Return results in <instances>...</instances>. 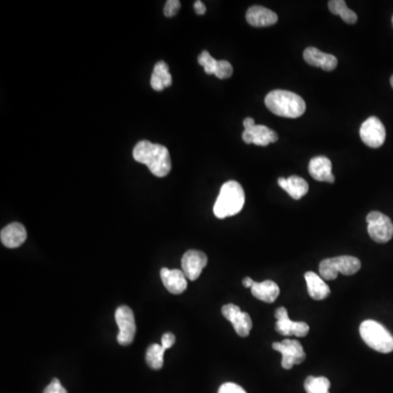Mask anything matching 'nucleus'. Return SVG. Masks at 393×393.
<instances>
[{
    "mask_svg": "<svg viewBox=\"0 0 393 393\" xmlns=\"http://www.w3.org/2000/svg\"><path fill=\"white\" fill-rule=\"evenodd\" d=\"M133 158L138 163L145 164L156 177H165L172 168L170 151L162 145L143 140L133 148Z\"/></svg>",
    "mask_w": 393,
    "mask_h": 393,
    "instance_id": "1",
    "label": "nucleus"
},
{
    "mask_svg": "<svg viewBox=\"0 0 393 393\" xmlns=\"http://www.w3.org/2000/svg\"><path fill=\"white\" fill-rule=\"evenodd\" d=\"M265 106L273 114L285 118H298L306 111L305 101L298 94L285 90H275L265 96Z\"/></svg>",
    "mask_w": 393,
    "mask_h": 393,
    "instance_id": "2",
    "label": "nucleus"
},
{
    "mask_svg": "<svg viewBox=\"0 0 393 393\" xmlns=\"http://www.w3.org/2000/svg\"><path fill=\"white\" fill-rule=\"evenodd\" d=\"M245 205V193L242 185L230 180L221 187L219 197L214 203V215L218 219L234 217L242 211Z\"/></svg>",
    "mask_w": 393,
    "mask_h": 393,
    "instance_id": "3",
    "label": "nucleus"
},
{
    "mask_svg": "<svg viewBox=\"0 0 393 393\" xmlns=\"http://www.w3.org/2000/svg\"><path fill=\"white\" fill-rule=\"evenodd\" d=\"M364 342L374 351L388 354L393 351V335L374 320H365L359 327Z\"/></svg>",
    "mask_w": 393,
    "mask_h": 393,
    "instance_id": "4",
    "label": "nucleus"
},
{
    "mask_svg": "<svg viewBox=\"0 0 393 393\" xmlns=\"http://www.w3.org/2000/svg\"><path fill=\"white\" fill-rule=\"evenodd\" d=\"M362 263L359 259L352 256H340L335 258L325 259L319 265L320 277L326 281H332L339 273L344 275H353L359 272Z\"/></svg>",
    "mask_w": 393,
    "mask_h": 393,
    "instance_id": "5",
    "label": "nucleus"
},
{
    "mask_svg": "<svg viewBox=\"0 0 393 393\" xmlns=\"http://www.w3.org/2000/svg\"><path fill=\"white\" fill-rule=\"evenodd\" d=\"M367 230L370 238L378 244H386L393 238V223L382 212L372 211L367 215Z\"/></svg>",
    "mask_w": 393,
    "mask_h": 393,
    "instance_id": "6",
    "label": "nucleus"
},
{
    "mask_svg": "<svg viewBox=\"0 0 393 393\" xmlns=\"http://www.w3.org/2000/svg\"><path fill=\"white\" fill-rule=\"evenodd\" d=\"M115 320L119 328L117 342L123 347L131 345L137 332L133 310L128 306H121L115 312Z\"/></svg>",
    "mask_w": 393,
    "mask_h": 393,
    "instance_id": "7",
    "label": "nucleus"
},
{
    "mask_svg": "<svg viewBox=\"0 0 393 393\" xmlns=\"http://www.w3.org/2000/svg\"><path fill=\"white\" fill-rule=\"evenodd\" d=\"M273 349L282 354V367L291 369L294 365H300L305 361L306 354L297 340L285 339L282 342H275Z\"/></svg>",
    "mask_w": 393,
    "mask_h": 393,
    "instance_id": "8",
    "label": "nucleus"
},
{
    "mask_svg": "<svg viewBox=\"0 0 393 393\" xmlns=\"http://www.w3.org/2000/svg\"><path fill=\"white\" fill-rule=\"evenodd\" d=\"M362 141L372 149L382 147L386 141V128L377 117H369L362 123L359 129Z\"/></svg>",
    "mask_w": 393,
    "mask_h": 393,
    "instance_id": "9",
    "label": "nucleus"
},
{
    "mask_svg": "<svg viewBox=\"0 0 393 393\" xmlns=\"http://www.w3.org/2000/svg\"><path fill=\"white\" fill-rule=\"evenodd\" d=\"M275 318H277V325H275V330L280 335L284 337H306L310 332V326L306 322H294L289 318L287 308L280 307L275 310Z\"/></svg>",
    "mask_w": 393,
    "mask_h": 393,
    "instance_id": "10",
    "label": "nucleus"
},
{
    "mask_svg": "<svg viewBox=\"0 0 393 393\" xmlns=\"http://www.w3.org/2000/svg\"><path fill=\"white\" fill-rule=\"evenodd\" d=\"M222 314L230 321V324L233 325L236 333L240 337H248L249 333L252 331V321L247 312H242L240 308L234 304H228L222 308Z\"/></svg>",
    "mask_w": 393,
    "mask_h": 393,
    "instance_id": "11",
    "label": "nucleus"
},
{
    "mask_svg": "<svg viewBox=\"0 0 393 393\" xmlns=\"http://www.w3.org/2000/svg\"><path fill=\"white\" fill-rule=\"evenodd\" d=\"M208 263V257L205 252L199 250H188L182 258V271L187 279L195 281L200 277L201 272Z\"/></svg>",
    "mask_w": 393,
    "mask_h": 393,
    "instance_id": "12",
    "label": "nucleus"
},
{
    "mask_svg": "<svg viewBox=\"0 0 393 393\" xmlns=\"http://www.w3.org/2000/svg\"><path fill=\"white\" fill-rule=\"evenodd\" d=\"M277 133L263 125H255L252 128L245 129L243 133V140L247 145L254 143L260 147H267L272 142H277Z\"/></svg>",
    "mask_w": 393,
    "mask_h": 393,
    "instance_id": "13",
    "label": "nucleus"
},
{
    "mask_svg": "<svg viewBox=\"0 0 393 393\" xmlns=\"http://www.w3.org/2000/svg\"><path fill=\"white\" fill-rule=\"evenodd\" d=\"M246 20L255 28H263V26H271L277 24L279 16L272 10L262 6H252L247 10Z\"/></svg>",
    "mask_w": 393,
    "mask_h": 393,
    "instance_id": "14",
    "label": "nucleus"
},
{
    "mask_svg": "<svg viewBox=\"0 0 393 393\" xmlns=\"http://www.w3.org/2000/svg\"><path fill=\"white\" fill-rule=\"evenodd\" d=\"M310 174L314 180L318 182H326L333 184L335 183V175L332 174V164L331 160L326 156H315L310 160Z\"/></svg>",
    "mask_w": 393,
    "mask_h": 393,
    "instance_id": "15",
    "label": "nucleus"
},
{
    "mask_svg": "<svg viewBox=\"0 0 393 393\" xmlns=\"http://www.w3.org/2000/svg\"><path fill=\"white\" fill-rule=\"evenodd\" d=\"M160 279L163 282L164 287L170 293L178 295V294L184 293L186 291L187 277L182 270H178V269L170 270L168 267H162Z\"/></svg>",
    "mask_w": 393,
    "mask_h": 393,
    "instance_id": "16",
    "label": "nucleus"
},
{
    "mask_svg": "<svg viewBox=\"0 0 393 393\" xmlns=\"http://www.w3.org/2000/svg\"><path fill=\"white\" fill-rule=\"evenodd\" d=\"M304 59L306 63L314 67L321 68L326 71H332L337 68V58L331 53L319 51L316 47H308L304 51Z\"/></svg>",
    "mask_w": 393,
    "mask_h": 393,
    "instance_id": "17",
    "label": "nucleus"
},
{
    "mask_svg": "<svg viewBox=\"0 0 393 393\" xmlns=\"http://www.w3.org/2000/svg\"><path fill=\"white\" fill-rule=\"evenodd\" d=\"M26 238L28 234L26 228L16 222L6 226L0 233V240L7 248H18L26 242Z\"/></svg>",
    "mask_w": 393,
    "mask_h": 393,
    "instance_id": "18",
    "label": "nucleus"
},
{
    "mask_svg": "<svg viewBox=\"0 0 393 393\" xmlns=\"http://www.w3.org/2000/svg\"><path fill=\"white\" fill-rule=\"evenodd\" d=\"M277 184L283 190L287 191L294 200H300L310 190L308 183L302 177L296 176V175H293L289 178L280 177Z\"/></svg>",
    "mask_w": 393,
    "mask_h": 393,
    "instance_id": "19",
    "label": "nucleus"
},
{
    "mask_svg": "<svg viewBox=\"0 0 393 393\" xmlns=\"http://www.w3.org/2000/svg\"><path fill=\"white\" fill-rule=\"evenodd\" d=\"M252 294L259 300L272 304L280 295V289L275 282L267 280V281L255 282L252 287Z\"/></svg>",
    "mask_w": 393,
    "mask_h": 393,
    "instance_id": "20",
    "label": "nucleus"
},
{
    "mask_svg": "<svg viewBox=\"0 0 393 393\" xmlns=\"http://www.w3.org/2000/svg\"><path fill=\"white\" fill-rule=\"evenodd\" d=\"M306 283H307L308 294L315 300H326L330 295V287L327 285L322 277L314 272H306Z\"/></svg>",
    "mask_w": 393,
    "mask_h": 393,
    "instance_id": "21",
    "label": "nucleus"
},
{
    "mask_svg": "<svg viewBox=\"0 0 393 393\" xmlns=\"http://www.w3.org/2000/svg\"><path fill=\"white\" fill-rule=\"evenodd\" d=\"M328 7L333 14L340 16L347 24H355L357 22V14L347 7L344 0H331L328 3Z\"/></svg>",
    "mask_w": 393,
    "mask_h": 393,
    "instance_id": "22",
    "label": "nucleus"
},
{
    "mask_svg": "<svg viewBox=\"0 0 393 393\" xmlns=\"http://www.w3.org/2000/svg\"><path fill=\"white\" fill-rule=\"evenodd\" d=\"M165 347L162 344L150 345L149 349H147L146 359H147L148 365L152 369L158 370L163 367L164 353H165Z\"/></svg>",
    "mask_w": 393,
    "mask_h": 393,
    "instance_id": "23",
    "label": "nucleus"
},
{
    "mask_svg": "<svg viewBox=\"0 0 393 393\" xmlns=\"http://www.w3.org/2000/svg\"><path fill=\"white\" fill-rule=\"evenodd\" d=\"M330 382L326 377H314L310 376L306 378L305 387L306 392L307 393H330Z\"/></svg>",
    "mask_w": 393,
    "mask_h": 393,
    "instance_id": "24",
    "label": "nucleus"
},
{
    "mask_svg": "<svg viewBox=\"0 0 393 393\" xmlns=\"http://www.w3.org/2000/svg\"><path fill=\"white\" fill-rule=\"evenodd\" d=\"M198 63L203 66L207 75H214L215 71H217L218 63H219V61L212 57L209 51H203V53L199 55Z\"/></svg>",
    "mask_w": 393,
    "mask_h": 393,
    "instance_id": "25",
    "label": "nucleus"
},
{
    "mask_svg": "<svg viewBox=\"0 0 393 393\" xmlns=\"http://www.w3.org/2000/svg\"><path fill=\"white\" fill-rule=\"evenodd\" d=\"M152 73L163 81L165 88L172 86V76H170V69H168V63L165 61H158V63H156L155 66H154L153 73Z\"/></svg>",
    "mask_w": 393,
    "mask_h": 393,
    "instance_id": "26",
    "label": "nucleus"
},
{
    "mask_svg": "<svg viewBox=\"0 0 393 393\" xmlns=\"http://www.w3.org/2000/svg\"><path fill=\"white\" fill-rule=\"evenodd\" d=\"M232 75H233V66L230 65L228 61H219L217 71L214 76L219 79H228L232 77Z\"/></svg>",
    "mask_w": 393,
    "mask_h": 393,
    "instance_id": "27",
    "label": "nucleus"
},
{
    "mask_svg": "<svg viewBox=\"0 0 393 393\" xmlns=\"http://www.w3.org/2000/svg\"><path fill=\"white\" fill-rule=\"evenodd\" d=\"M180 9V1H178V0H168V1H166L165 7H164V14L168 18H172Z\"/></svg>",
    "mask_w": 393,
    "mask_h": 393,
    "instance_id": "28",
    "label": "nucleus"
},
{
    "mask_svg": "<svg viewBox=\"0 0 393 393\" xmlns=\"http://www.w3.org/2000/svg\"><path fill=\"white\" fill-rule=\"evenodd\" d=\"M218 393H247L242 387L233 382H226L220 387L219 392Z\"/></svg>",
    "mask_w": 393,
    "mask_h": 393,
    "instance_id": "29",
    "label": "nucleus"
},
{
    "mask_svg": "<svg viewBox=\"0 0 393 393\" xmlns=\"http://www.w3.org/2000/svg\"><path fill=\"white\" fill-rule=\"evenodd\" d=\"M43 393H68L67 390L63 388V384H61L58 379L51 380V384L45 388L44 392Z\"/></svg>",
    "mask_w": 393,
    "mask_h": 393,
    "instance_id": "30",
    "label": "nucleus"
},
{
    "mask_svg": "<svg viewBox=\"0 0 393 393\" xmlns=\"http://www.w3.org/2000/svg\"><path fill=\"white\" fill-rule=\"evenodd\" d=\"M175 341H176L175 335L173 333L168 332L163 335V337L160 339V344L163 345L166 349H168L174 345Z\"/></svg>",
    "mask_w": 393,
    "mask_h": 393,
    "instance_id": "31",
    "label": "nucleus"
},
{
    "mask_svg": "<svg viewBox=\"0 0 393 393\" xmlns=\"http://www.w3.org/2000/svg\"><path fill=\"white\" fill-rule=\"evenodd\" d=\"M150 83H151L152 88L158 92L163 91L164 88H165L163 81H162L160 78L156 77L155 75H153V73H152Z\"/></svg>",
    "mask_w": 393,
    "mask_h": 393,
    "instance_id": "32",
    "label": "nucleus"
},
{
    "mask_svg": "<svg viewBox=\"0 0 393 393\" xmlns=\"http://www.w3.org/2000/svg\"><path fill=\"white\" fill-rule=\"evenodd\" d=\"M193 9H195V14H199V16H203V14H205V11H207V8H205V6L203 5V1H200V0L195 1V4H193Z\"/></svg>",
    "mask_w": 393,
    "mask_h": 393,
    "instance_id": "33",
    "label": "nucleus"
},
{
    "mask_svg": "<svg viewBox=\"0 0 393 393\" xmlns=\"http://www.w3.org/2000/svg\"><path fill=\"white\" fill-rule=\"evenodd\" d=\"M255 125H256V123H255L254 118H252V117H247V118L244 121L245 129L252 128V127H254Z\"/></svg>",
    "mask_w": 393,
    "mask_h": 393,
    "instance_id": "34",
    "label": "nucleus"
},
{
    "mask_svg": "<svg viewBox=\"0 0 393 393\" xmlns=\"http://www.w3.org/2000/svg\"><path fill=\"white\" fill-rule=\"evenodd\" d=\"M255 281L252 279H250V277H245L244 281H243V284H244L245 287H250L252 289V285H254Z\"/></svg>",
    "mask_w": 393,
    "mask_h": 393,
    "instance_id": "35",
    "label": "nucleus"
},
{
    "mask_svg": "<svg viewBox=\"0 0 393 393\" xmlns=\"http://www.w3.org/2000/svg\"><path fill=\"white\" fill-rule=\"evenodd\" d=\"M390 83H391V86H392V88H393V76H392V77H391Z\"/></svg>",
    "mask_w": 393,
    "mask_h": 393,
    "instance_id": "36",
    "label": "nucleus"
},
{
    "mask_svg": "<svg viewBox=\"0 0 393 393\" xmlns=\"http://www.w3.org/2000/svg\"><path fill=\"white\" fill-rule=\"evenodd\" d=\"M392 24H393V18H392Z\"/></svg>",
    "mask_w": 393,
    "mask_h": 393,
    "instance_id": "37",
    "label": "nucleus"
}]
</instances>
